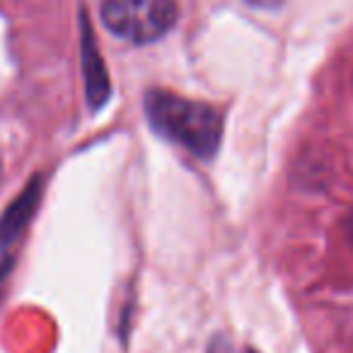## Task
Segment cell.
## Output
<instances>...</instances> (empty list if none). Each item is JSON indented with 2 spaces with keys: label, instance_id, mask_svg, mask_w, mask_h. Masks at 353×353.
Instances as JSON below:
<instances>
[{
  "label": "cell",
  "instance_id": "3957f363",
  "mask_svg": "<svg viewBox=\"0 0 353 353\" xmlns=\"http://www.w3.org/2000/svg\"><path fill=\"white\" fill-rule=\"evenodd\" d=\"M37 203H39V184L32 182L30 187L10 203L6 216L0 218V250H6V247L20 235L22 228L27 225V221H30L32 213H34Z\"/></svg>",
  "mask_w": 353,
  "mask_h": 353
},
{
  "label": "cell",
  "instance_id": "277c9868",
  "mask_svg": "<svg viewBox=\"0 0 353 353\" xmlns=\"http://www.w3.org/2000/svg\"><path fill=\"white\" fill-rule=\"evenodd\" d=\"M83 63H85V80H88V97L92 107L107 102L109 97V78L107 70H104L102 56H99L97 46L92 41V32L85 25L83 34Z\"/></svg>",
  "mask_w": 353,
  "mask_h": 353
},
{
  "label": "cell",
  "instance_id": "7a4b0ae2",
  "mask_svg": "<svg viewBox=\"0 0 353 353\" xmlns=\"http://www.w3.org/2000/svg\"><path fill=\"white\" fill-rule=\"evenodd\" d=\"M179 20L176 0H102V22L131 44L162 39Z\"/></svg>",
  "mask_w": 353,
  "mask_h": 353
},
{
  "label": "cell",
  "instance_id": "6da1fadb",
  "mask_svg": "<svg viewBox=\"0 0 353 353\" xmlns=\"http://www.w3.org/2000/svg\"><path fill=\"white\" fill-rule=\"evenodd\" d=\"M143 104L148 121L162 138L203 160L216 155L223 136V119L211 104L184 99L167 90H148Z\"/></svg>",
  "mask_w": 353,
  "mask_h": 353
},
{
  "label": "cell",
  "instance_id": "5b68a950",
  "mask_svg": "<svg viewBox=\"0 0 353 353\" xmlns=\"http://www.w3.org/2000/svg\"><path fill=\"white\" fill-rule=\"evenodd\" d=\"M346 235H348V242L353 245V211L348 213V218H346Z\"/></svg>",
  "mask_w": 353,
  "mask_h": 353
}]
</instances>
